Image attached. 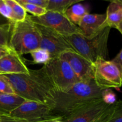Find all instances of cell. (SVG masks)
Segmentation results:
<instances>
[{
  "label": "cell",
  "instance_id": "1",
  "mask_svg": "<svg viewBox=\"0 0 122 122\" xmlns=\"http://www.w3.org/2000/svg\"><path fill=\"white\" fill-rule=\"evenodd\" d=\"M3 75V74H2ZM15 94L26 101L53 106L56 92L42 69L30 70L27 74H4Z\"/></svg>",
  "mask_w": 122,
  "mask_h": 122
},
{
  "label": "cell",
  "instance_id": "2",
  "mask_svg": "<svg viewBox=\"0 0 122 122\" xmlns=\"http://www.w3.org/2000/svg\"><path fill=\"white\" fill-rule=\"evenodd\" d=\"M103 90L94 79L80 81L66 92L56 94L52 106L54 113L64 118L79 107L101 99Z\"/></svg>",
  "mask_w": 122,
  "mask_h": 122
},
{
  "label": "cell",
  "instance_id": "3",
  "mask_svg": "<svg viewBox=\"0 0 122 122\" xmlns=\"http://www.w3.org/2000/svg\"><path fill=\"white\" fill-rule=\"evenodd\" d=\"M110 29L109 26H107L91 38H86L82 33H76L64 38L74 51L93 64L98 58H107Z\"/></svg>",
  "mask_w": 122,
  "mask_h": 122
},
{
  "label": "cell",
  "instance_id": "4",
  "mask_svg": "<svg viewBox=\"0 0 122 122\" xmlns=\"http://www.w3.org/2000/svg\"><path fill=\"white\" fill-rule=\"evenodd\" d=\"M40 43L39 30L28 15L25 21L12 23L9 46L14 52L21 56L30 54L39 48Z\"/></svg>",
  "mask_w": 122,
  "mask_h": 122
},
{
  "label": "cell",
  "instance_id": "5",
  "mask_svg": "<svg viewBox=\"0 0 122 122\" xmlns=\"http://www.w3.org/2000/svg\"><path fill=\"white\" fill-rule=\"evenodd\" d=\"M41 69L57 93L66 92L81 81L69 64L60 57L51 58Z\"/></svg>",
  "mask_w": 122,
  "mask_h": 122
},
{
  "label": "cell",
  "instance_id": "6",
  "mask_svg": "<svg viewBox=\"0 0 122 122\" xmlns=\"http://www.w3.org/2000/svg\"><path fill=\"white\" fill-rule=\"evenodd\" d=\"M93 67L94 79L98 86L102 89L121 88V74L112 61L98 58L93 63Z\"/></svg>",
  "mask_w": 122,
  "mask_h": 122
},
{
  "label": "cell",
  "instance_id": "7",
  "mask_svg": "<svg viewBox=\"0 0 122 122\" xmlns=\"http://www.w3.org/2000/svg\"><path fill=\"white\" fill-rule=\"evenodd\" d=\"M28 17L33 23L52 29L64 37L76 33H82L77 26H76L62 13L47 11L40 17L29 15Z\"/></svg>",
  "mask_w": 122,
  "mask_h": 122
},
{
  "label": "cell",
  "instance_id": "8",
  "mask_svg": "<svg viewBox=\"0 0 122 122\" xmlns=\"http://www.w3.org/2000/svg\"><path fill=\"white\" fill-rule=\"evenodd\" d=\"M9 116L27 122H38L52 118L61 117L55 115L52 106L31 101H25L11 112Z\"/></svg>",
  "mask_w": 122,
  "mask_h": 122
},
{
  "label": "cell",
  "instance_id": "9",
  "mask_svg": "<svg viewBox=\"0 0 122 122\" xmlns=\"http://www.w3.org/2000/svg\"><path fill=\"white\" fill-rule=\"evenodd\" d=\"M36 26L41 35L39 48L46 50L51 58L59 57L65 51L73 50L64 36L48 27L38 25Z\"/></svg>",
  "mask_w": 122,
  "mask_h": 122
},
{
  "label": "cell",
  "instance_id": "10",
  "mask_svg": "<svg viewBox=\"0 0 122 122\" xmlns=\"http://www.w3.org/2000/svg\"><path fill=\"white\" fill-rule=\"evenodd\" d=\"M108 106L100 99L75 110L64 117L63 120L64 122H95Z\"/></svg>",
  "mask_w": 122,
  "mask_h": 122
},
{
  "label": "cell",
  "instance_id": "11",
  "mask_svg": "<svg viewBox=\"0 0 122 122\" xmlns=\"http://www.w3.org/2000/svg\"><path fill=\"white\" fill-rule=\"evenodd\" d=\"M60 58L66 61L81 81L94 79L93 64L73 50L65 51Z\"/></svg>",
  "mask_w": 122,
  "mask_h": 122
},
{
  "label": "cell",
  "instance_id": "12",
  "mask_svg": "<svg viewBox=\"0 0 122 122\" xmlns=\"http://www.w3.org/2000/svg\"><path fill=\"white\" fill-rule=\"evenodd\" d=\"M107 26L106 14H87L82 19L78 27L82 34L86 38H91Z\"/></svg>",
  "mask_w": 122,
  "mask_h": 122
},
{
  "label": "cell",
  "instance_id": "13",
  "mask_svg": "<svg viewBox=\"0 0 122 122\" xmlns=\"http://www.w3.org/2000/svg\"><path fill=\"white\" fill-rule=\"evenodd\" d=\"M29 71L21 56L13 50L0 59V74H27Z\"/></svg>",
  "mask_w": 122,
  "mask_h": 122
},
{
  "label": "cell",
  "instance_id": "14",
  "mask_svg": "<svg viewBox=\"0 0 122 122\" xmlns=\"http://www.w3.org/2000/svg\"><path fill=\"white\" fill-rule=\"evenodd\" d=\"M26 100L17 94H0V113L9 115Z\"/></svg>",
  "mask_w": 122,
  "mask_h": 122
},
{
  "label": "cell",
  "instance_id": "15",
  "mask_svg": "<svg viewBox=\"0 0 122 122\" xmlns=\"http://www.w3.org/2000/svg\"><path fill=\"white\" fill-rule=\"evenodd\" d=\"M106 23L110 28L117 29L122 20V5L117 0L111 1L106 11Z\"/></svg>",
  "mask_w": 122,
  "mask_h": 122
},
{
  "label": "cell",
  "instance_id": "16",
  "mask_svg": "<svg viewBox=\"0 0 122 122\" xmlns=\"http://www.w3.org/2000/svg\"><path fill=\"white\" fill-rule=\"evenodd\" d=\"M88 7L80 3H76L69 7L64 13L68 19L76 26H78L84 16L88 14Z\"/></svg>",
  "mask_w": 122,
  "mask_h": 122
},
{
  "label": "cell",
  "instance_id": "17",
  "mask_svg": "<svg viewBox=\"0 0 122 122\" xmlns=\"http://www.w3.org/2000/svg\"><path fill=\"white\" fill-rule=\"evenodd\" d=\"M81 0H48L46 10L50 11H54L64 14L67 10Z\"/></svg>",
  "mask_w": 122,
  "mask_h": 122
},
{
  "label": "cell",
  "instance_id": "18",
  "mask_svg": "<svg viewBox=\"0 0 122 122\" xmlns=\"http://www.w3.org/2000/svg\"><path fill=\"white\" fill-rule=\"evenodd\" d=\"M6 3L11 8L13 13L12 22H21L26 20L27 13L25 8L15 0H5Z\"/></svg>",
  "mask_w": 122,
  "mask_h": 122
},
{
  "label": "cell",
  "instance_id": "19",
  "mask_svg": "<svg viewBox=\"0 0 122 122\" xmlns=\"http://www.w3.org/2000/svg\"><path fill=\"white\" fill-rule=\"evenodd\" d=\"M30 54L32 56L33 62L35 64H43L45 65L51 59L50 53L46 50L41 48L32 51Z\"/></svg>",
  "mask_w": 122,
  "mask_h": 122
},
{
  "label": "cell",
  "instance_id": "20",
  "mask_svg": "<svg viewBox=\"0 0 122 122\" xmlns=\"http://www.w3.org/2000/svg\"><path fill=\"white\" fill-rule=\"evenodd\" d=\"M12 23L5 26H0V46H9Z\"/></svg>",
  "mask_w": 122,
  "mask_h": 122
},
{
  "label": "cell",
  "instance_id": "21",
  "mask_svg": "<svg viewBox=\"0 0 122 122\" xmlns=\"http://www.w3.org/2000/svg\"><path fill=\"white\" fill-rule=\"evenodd\" d=\"M20 4L25 8L26 11L32 14L33 15L32 16L40 17L47 12V10L45 8L35 5L30 4Z\"/></svg>",
  "mask_w": 122,
  "mask_h": 122
},
{
  "label": "cell",
  "instance_id": "22",
  "mask_svg": "<svg viewBox=\"0 0 122 122\" xmlns=\"http://www.w3.org/2000/svg\"><path fill=\"white\" fill-rule=\"evenodd\" d=\"M107 122H122V101H116L112 116Z\"/></svg>",
  "mask_w": 122,
  "mask_h": 122
},
{
  "label": "cell",
  "instance_id": "23",
  "mask_svg": "<svg viewBox=\"0 0 122 122\" xmlns=\"http://www.w3.org/2000/svg\"><path fill=\"white\" fill-rule=\"evenodd\" d=\"M0 93L15 94L10 82L2 74H0Z\"/></svg>",
  "mask_w": 122,
  "mask_h": 122
},
{
  "label": "cell",
  "instance_id": "24",
  "mask_svg": "<svg viewBox=\"0 0 122 122\" xmlns=\"http://www.w3.org/2000/svg\"><path fill=\"white\" fill-rule=\"evenodd\" d=\"M101 99L106 104L112 105L116 102V95L111 89H104L101 94Z\"/></svg>",
  "mask_w": 122,
  "mask_h": 122
},
{
  "label": "cell",
  "instance_id": "25",
  "mask_svg": "<svg viewBox=\"0 0 122 122\" xmlns=\"http://www.w3.org/2000/svg\"><path fill=\"white\" fill-rule=\"evenodd\" d=\"M0 14L12 22L13 13L11 8L6 3L5 0H0Z\"/></svg>",
  "mask_w": 122,
  "mask_h": 122
},
{
  "label": "cell",
  "instance_id": "26",
  "mask_svg": "<svg viewBox=\"0 0 122 122\" xmlns=\"http://www.w3.org/2000/svg\"><path fill=\"white\" fill-rule=\"evenodd\" d=\"M116 102L113 104L109 105L108 107L101 113V115L98 117L95 122H107L108 121L113 114Z\"/></svg>",
  "mask_w": 122,
  "mask_h": 122
},
{
  "label": "cell",
  "instance_id": "27",
  "mask_svg": "<svg viewBox=\"0 0 122 122\" xmlns=\"http://www.w3.org/2000/svg\"><path fill=\"white\" fill-rule=\"evenodd\" d=\"M19 4H30L39 6L46 9L48 4V0H17Z\"/></svg>",
  "mask_w": 122,
  "mask_h": 122
},
{
  "label": "cell",
  "instance_id": "28",
  "mask_svg": "<svg viewBox=\"0 0 122 122\" xmlns=\"http://www.w3.org/2000/svg\"><path fill=\"white\" fill-rule=\"evenodd\" d=\"M112 61L119 69L120 71V74H121L122 79V48L120 50V52H119L117 55L113 58Z\"/></svg>",
  "mask_w": 122,
  "mask_h": 122
},
{
  "label": "cell",
  "instance_id": "29",
  "mask_svg": "<svg viewBox=\"0 0 122 122\" xmlns=\"http://www.w3.org/2000/svg\"><path fill=\"white\" fill-rule=\"evenodd\" d=\"M0 122H27L23 120L17 119V118L13 117L10 116L9 115H3L1 117V120Z\"/></svg>",
  "mask_w": 122,
  "mask_h": 122
},
{
  "label": "cell",
  "instance_id": "30",
  "mask_svg": "<svg viewBox=\"0 0 122 122\" xmlns=\"http://www.w3.org/2000/svg\"><path fill=\"white\" fill-rule=\"evenodd\" d=\"M12 49L9 46H0V59L5 55L9 54L12 51Z\"/></svg>",
  "mask_w": 122,
  "mask_h": 122
},
{
  "label": "cell",
  "instance_id": "31",
  "mask_svg": "<svg viewBox=\"0 0 122 122\" xmlns=\"http://www.w3.org/2000/svg\"><path fill=\"white\" fill-rule=\"evenodd\" d=\"M13 23L11 21H10L9 20L5 18L4 17L2 16L0 14V26H5V25H8L10 24Z\"/></svg>",
  "mask_w": 122,
  "mask_h": 122
},
{
  "label": "cell",
  "instance_id": "32",
  "mask_svg": "<svg viewBox=\"0 0 122 122\" xmlns=\"http://www.w3.org/2000/svg\"><path fill=\"white\" fill-rule=\"evenodd\" d=\"M58 119H61V120H63V119L61 117H55V118H52V119H47V120H43V121H41V122H54L55 120H58Z\"/></svg>",
  "mask_w": 122,
  "mask_h": 122
},
{
  "label": "cell",
  "instance_id": "33",
  "mask_svg": "<svg viewBox=\"0 0 122 122\" xmlns=\"http://www.w3.org/2000/svg\"><path fill=\"white\" fill-rule=\"evenodd\" d=\"M117 29L122 34V20L120 21V23L119 24V25H118L117 27Z\"/></svg>",
  "mask_w": 122,
  "mask_h": 122
},
{
  "label": "cell",
  "instance_id": "34",
  "mask_svg": "<svg viewBox=\"0 0 122 122\" xmlns=\"http://www.w3.org/2000/svg\"><path fill=\"white\" fill-rule=\"evenodd\" d=\"M54 122H63V120H61V119H58V120H55Z\"/></svg>",
  "mask_w": 122,
  "mask_h": 122
},
{
  "label": "cell",
  "instance_id": "35",
  "mask_svg": "<svg viewBox=\"0 0 122 122\" xmlns=\"http://www.w3.org/2000/svg\"><path fill=\"white\" fill-rule=\"evenodd\" d=\"M3 115H7V114H2V113H0V122H1V117H2V116Z\"/></svg>",
  "mask_w": 122,
  "mask_h": 122
},
{
  "label": "cell",
  "instance_id": "36",
  "mask_svg": "<svg viewBox=\"0 0 122 122\" xmlns=\"http://www.w3.org/2000/svg\"><path fill=\"white\" fill-rule=\"evenodd\" d=\"M117 1H118V2H119V3H120V4L122 5V0H117Z\"/></svg>",
  "mask_w": 122,
  "mask_h": 122
},
{
  "label": "cell",
  "instance_id": "37",
  "mask_svg": "<svg viewBox=\"0 0 122 122\" xmlns=\"http://www.w3.org/2000/svg\"><path fill=\"white\" fill-rule=\"evenodd\" d=\"M0 94H1V93H0Z\"/></svg>",
  "mask_w": 122,
  "mask_h": 122
}]
</instances>
